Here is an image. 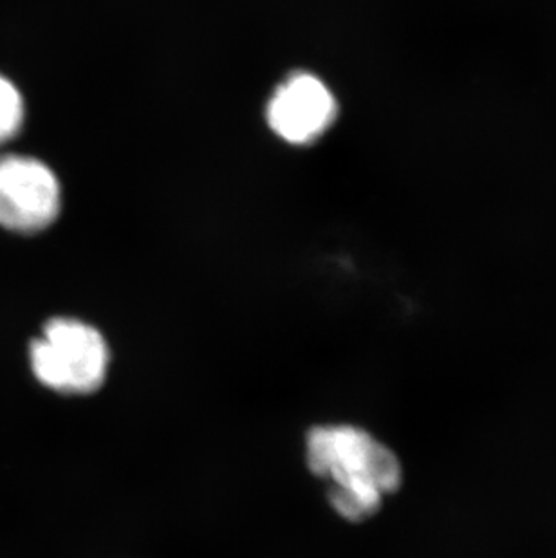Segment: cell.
Instances as JSON below:
<instances>
[{
	"label": "cell",
	"instance_id": "1",
	"mask_svg": "<svg viewBox=\"0 0 556 558\" xmlns=\"http://www.w3.org/2000/svg\"><path fill=\"white\" fill-rule=\"evenodd\" d=\"M310 474L327 485V505L349 524L378 517L404 483L403 461L389 442L356 423H318L305 433Z\"/></svg>",
	"mask_w": 556,
	"mask_h": 558
},
{
	"label": "cell",
	"instance_id": "2",
	"mask_svg": "<svg viewBox=\"0 0 556 558\" xmlns=\"http://www.w3.org/2000/svg\"><path fill=\"white\" fill-rule=\"evenodd\" d=\"M111 345L89 322L55 316L29 345V367L44 389L69 398H87L106 387Z\"/></svg>",
	"mask_w": 556,
	"mask_h": 558
},
{
	"label": "cell",
	"instance_id": "3",
	"mask_svg": "<svg viewBox=\"0 0 556 558\" xmlns=\"http://www.w3.org/2000/svg\"><path fill=\"white\" fill-rule=\"evenodd\" d=\"M62 186L40 159L21 154L0 156V227L37 233L57 221Z\"/></svg>",
	"mask_w": 556,
	"mask_h": 558
},
{
	"label": "cell",
	"instance_id": "4",
	"mask_svg": "<svg viewBox=\"0 0 556 558\" xmlns=\"http://www.w3.org/2000/svg\"><path fill=\"white\" fill-rule=\"evenodd\" d=\"M338 114L331 89L315 74L294 73L278 85L268 104L269 126L283 142L310 145L324 136Z\"/></svg>",
	"mask_w": 556,
	"mask_h": 558
},
{
	"label": "cell",
	"instance_id": "5",
	"mask_svg": "<svg viewBox=\"0 0 556 558\" xmlns=\"http://www.w3.org/2000/svg\"><path fill=\"white\" fill-rule=\"evenodd\" d=\"M26 107L21 90L4 74H0V145L11 142L21 132Z\"/></svg>",
	"mask_w": 556,
	"mask_h": 558
}]
</instances>
